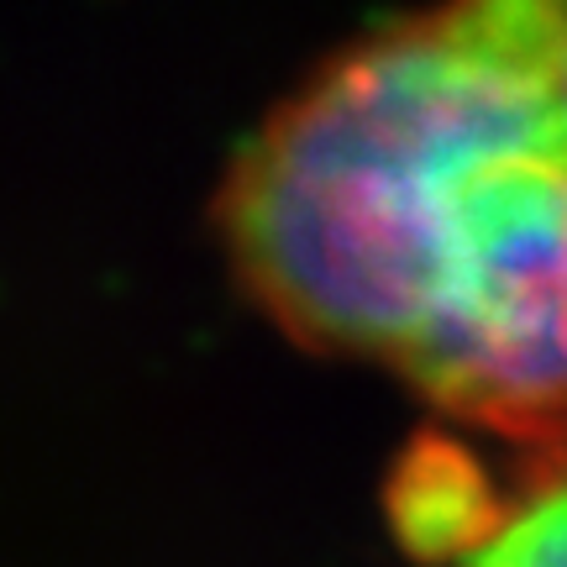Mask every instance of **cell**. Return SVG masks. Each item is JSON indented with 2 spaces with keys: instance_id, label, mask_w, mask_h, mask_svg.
<instances>
[{
  "instance_id": "obj_1",
  "label": "cell",
  "mask_w": 567,
  "mask_h": 567,
  "mask_svg": "<svg viewBox=\"0 0 567 567\" xmlns=\"http://www.w3.org/2000/svg\"><path fill=\"white\" fill-rule=\"evenodd\" d=\"M567 216V0H431L243 147L221 231L305 347L410 384Z\"/></svg>"
},
{
  "instance_id": "obj_2",
  "label": "cell",
  "mask_w": 567,
  "mask_h": 567,
  "mask_svg": "<svg viewBox=\"0 0 567 567\" xmlns=\"http://www.w3.org/2000/svg\"><path fill=\"white\" fill-rule=\"evenodd\" d=\"M394 520L405 530V542L421 557H452V551H478L494 536V505L484 494V478L473 473L457 446L421 442L405 457L394 478Z\"/></svg>"
},
{
  "instance_id": "obj_3",
  "label": "cell",
  "mask_w": 567,
  "mask_h": 567,
  "mask_svg": "<svg viewBox=\"0 0 567 567\" xmlns=\"http://www.w3.org/2000/svg\"><path fill=\"white\" fill-rule=\"evenodd\" d=\"M463 567H567V478L515 509Z\"/></svg>"
}]
</instances>
